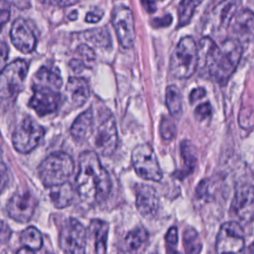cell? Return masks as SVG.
<instances>
[{
  "instance_id": "1",
  "label": "cell",
  "mask_w": 254,
  "mask_h": 254,
  "mask_svg": "<svg viewBox=\"0 0 254 254\" xmlns=\"http://www.w3.org/2000/svg\"><path fill=\"white\" fill-rule=\"evenodd\" d=\"M242 52L237 39H226L217 46L210 38L204 37L197 46V67L206 69L214 81L223 84L235 71Z\"/></svg>"
},
{
  "instance_id": "2",
  "label": "cell",
  "mask_w": 254,
  "mask_h": 254,
  "mask_svg": "<svg viewBox=\"0 0 254 254\" xmlns=\"http://www.w3.org/2000/svg\"><path fill=\"white\" fill-rule=\"evenodd\" d=\"M75 190L81 200L87 204L100 203L109 195L110 177L93 151H84L79 155Z\"/></svg>"
},
{
  "instance_id": "3",
  "label": "cell",
  "mask_w": 254,
  "mask_h": 254,
  "mask_svg": "<svg viewBox=\"0 0 254 254\" xmlns=\"http://www.w3.org/2000/svg\"><path fill=\"white\" fill-rule=\"evenodd\" d=\"M72 158L64 152L49 155L39 166V177L45 187L51 188L68 181L73 173Z\"/></svg>"
},
{
  "instance_id": "4",
  "label": "cell",
  "mask_w": 254,
  "mask_h": 254,
  "mask_svg": "<svg viewBox=\"0 0 254 254\" xmlns=\"http://www.w3.org/2000/svg\"><path fill=\"white\" fill-rule=\"evenodd\" d=\"M197 67V45L192 37L180 40L170 61V71L173 76L186 79L190 77Z\"/></svg>"
},
{
  "instance_id": "5",
  "label": "cell",
  "mask_w": 254,
  "mask_h": 254,
  "mask_svg": "<svg viewBox=\"0 0 254 254\" xmlns=\"http://www.w3.org/2000/svg\"><path fill=\"white\" fill-rule=\"evenodd\" d=\"M131 161L140 178L154 182H159L162 179V170L156 154L149 144L137 145L132 151Z\"/></svg>"
},
{
  "instance_id": "6",
  "label": "cell",
  "mask_w": 254,
  "mask_h": 254,
  "mask_svg": "<svg viewBox=\"0 0 254 254\" xmlns=\"http://www.w3.org/2000/svg\"><path fill=\"white\" fill-rule=\"evenodd\" d=\"M28 72L26 61L18 59L3 66L0 70V99L6 100L21 89Z\"/></svg>"
},
{
  "instance_id": "7",
  "label": "cell",
  "mask_w": 254,
  "mask_h": 254,
  "mask_svg": "<svg viewBox=\"0 0 254 254\" xmlns=\"http://www.w3.org/2000/svg\"><path fill=\"white\" fill-rule=\"evenodd\" d=\"M45 134L44 128L31 117H26L18 125L12 135V143L16 151L27 154L33 151Z\"/></svg>"
},
{
  "instance_id": "8",
  "label": "cell",
  "mask_w": 254,
  "mask_h": 254,
  "mask_svg": "<svg viewBox=\"0 0 254 254\" xmlns=\"http://www.w3.org/2000/svg\"><path fill=\"white\" fill-rule=\"evenodd\" d=\"M86 229L74 218H67L60 231V246L65 253H84L86 246Z\"/></svg>"
},
{
  "instance_id": "9",
  "label": "cell",
  "mask_w": 254,
  "mask_h": 254,
  "mask_svg": "<svg viewBox=\"0 0 254 254\" xmlns=\"http://www.w3.org/2000/svg\"><path fill=\"white\" fill-rule=\"evenodd\" d=\"M111 22L119 44L124 49H130L135 43V25L132 11L124 5L113 9Z\"/></svg>"
},
{
  "instance_id": "10",
  "label": "cell",
  "mask_w": 254,
  "mask_h": 254,
  "mask_svg": "<svg viewBox=\"0 0 254 254\" xmlns=\"http://www.w3.org/2000/svg\"><path fill=\"white\" fill-rule=\"evenodd\" d=\"M216 252H241L244 247V231L235 221L223 223L216 236Z\"/></svg>"
},
{
  "instance_id": "11",
  "label": "cell",
  "mask_w": 254,
  "mask_h": 254,
  "mask_svg": "<svg viewBox=\"0 0 254 254\" xmlns=\"http://www.w3.org/2000/svg\"><path fill=\"white\" fill-rule=\"evenodd\" d=\"M118 143V134L115 119L109 115L98 125L94 135V146L102 156H110L114 153Z\"/></svg>"
},
{
  "instance_id": "12",
  "label": "cell",
  "mask_w": 254,
  "mask_h": 254,
  "mask_svg": "<svg viewBox=\"0 0 254 254\" xmlns=\"http://www.w3.org/2000/svg\"><path fill=\"white\" fill-rule=\"evenodd\" d=\"M37 200L30 191L15 192L7 202L8 215L17 222H28L36 209Z\"/></svg>"
},
{
  "instance_id": "13",
  "label": "cell",
  "mask_w": 254,
  "mask_h": 254,
  "mask_svg": "<svg viewBox=\"0 0 254 254\" xmlns=\"http://www.w3.org/2000/svg\"><path fill=\"white\" fill-rule=\"evenodd\" d=\"M60 102L61 95L56 89L33 85V95L29 101V106L33 108L39 116H45L55 112Z\"/></svg>"
},
{
  "instance_id": "14",
  "label": "cell",
  "mask_w": 254,
  "mask_h": 254,
  "mask_svg": "<svg viewBox=\"0 0 254 254\" xmlns=\"http://www.w3.org/2000/svg\"><path fill=\"white\" fill-rule=\"evenodd\" d=\"M232 210L235 215L246 222H250L254 213V193L253 186L250 183H243L237 186Z\"/></svg>"
},
{
  "instance_id": "15",
  "label": "cell",
  "mask_w": 254,
  "mask_h": 254,
  "mask_svg": "<svg viewBox=\"0 0 254 254\" xmlns=\"http://www.w3.org/2000/svg\"><path fill=\"white\" fill-rule=\"evenodd\" d=\"M10 38L15 48L24 54L33 52L37 45V38L34 32L28 23L21 18L14 21L10 31Z\"/></svg>"
},
{
  "instance_id": "16",
  "label": "cell",
  "mask_w": 254,
  "mask_h": 254,
  "mask_svg": "<svg viewBox=\"0 0 254 254\" xmlns=\"http://www.w3.org/2000/svg\"><path fill=\"white\" fill-rule=\"evenodd\" d=\"M159 196L153 187L148 185L136 187V206L143 217L153 218L159 210Z\"/></svg>"
},
{
  "instance_id": "17",
  "label": "cell",
  "mask_w": 254,
  "mask_h": 254,
  "mask_svg": "<svg viewBox=\"0 0 254 254\" xmlns=\"http://www.w3.org/2000/svg\"><path fill=\"white\" fill-rule=\"evenodd\" d=\"M65 90L69 102L74 107L83 105L89 96L88 82L81 77H69Z\"/></svg>"
},
{
  "instance_id": "18",
  "label": "cell",
  "mask_w": 254,
  "mask_h": 254,
  "mask_svg": "<svg viewBox=\"0 0 254 254\" xmlns=\"http://www.w3.org/2000/svg\"><path fill=\"white\" fill-rule=\"evenodd\" d=\"M93 113L91 108L80 113L70 127V135L76 142H83L92 132Z\"/></svg>"
},
{
  "instance_id": "19",
  "label": "cell",
  "mask_w": 254,
  "mask_h": 254,
  "mask_svg": "<svg viewBox=\"0 0 254 254\" xmlns=\"http://www.w3.org/2000/svg\"><path fill=\"white\" fill-rule=\"evenodd\" d=\"M63 84L62 75L58 68L50 66H42L39 68L34 78V85L46 86L58 90Z\"/></svg>"
},
{
  "instance_id": "20",
  "label": "cell",
  "mask_w": 254,
  "mask_h": 254,
  "mask_svg": "<svg viewBox=\"0 0 254 254\" xmlns=\"http://www.w3.org/2000/svg\"><path fill=\"white\" fill-rule=\"evenodd\" d=\"M233 30L239 39L251 40L253 35V13L251 10H244L236 16Z\"/></svg>"
},
{
  "instance_id": "21",
  "label": "cell",
  "mask_w": 254,
  "mask_h": 254,
  "mask_svg": "<svg viewBox=\"0 0 254 254\" xmlns=\"http://www.w3.org/2000/svg\"><path fill=\"white\" fill-rule=\"evenodd\" d=\"M50 197L53 204L57 208H64L68 206L71 203L73 197V190L71 185L68 182L63 183L51 187Z\"/></svg>"
},
{
  "instance_id": "22",
  "label": "cell",
  "mask_w": 254,
  "mask_h": 254,
  "mask_svg": "<svg viewBox=\"0 0 254 254\" xmlns=\"http://www.w3.org/2000/svg\"><path fill=\"white\" fill-rule=\"evenodd\" d=\"M108 228H109L108 223L103 220L93 219L90 222L89 231L94 239V251L96 253H105L106 252Z\"/></svg>"
},
{
  "instance_id": "23",
  "label": "cell",
  "mask_w": 254,
  "mask_h": 254,
  "mask_svg": "<svg viewBox=\"0 0 254 254\" xmlns=\"http://www.w3.org/2000/svg\"><path fill=\"white\" fill-rule=\"evenodd\" d=\"M166 104L173 117H180L183 109V100L180 89L176 85H169L166 89Z\"/></svg>"
},
{
  "instance_id": "24",
  "label": "cell",
  "mask_w": 254,
  "mask_h": 254,
  "mask_svg": "<svg viewBox=\"0 0 254 254\" xmlns=\"http://www.w3.org/2000/svg\"><path fill=\"white\" fill-rule=\"evenodd\" d=\"M20 242L24 247L34 252L42 247L43 237L41 232L36 227L29 226L21 232Z\"/></svg>"
},
{
  "instance_id": "25",
  "label": "cell",
  "mask_w": 254,
  "mask_h": 254,
  "mask_svg": "<svg viewBox=\"0 0 254 254\" xmlns=\"http://www.w3.org/2000/svg\"><path fill=\"white\" fill-rule=\"evenodd\" d=\"M181 154L184 160L185 169L182 172L184 176H188L189 174L192 173L193 169L195 168L197 155L194 146L189 141H183L181 144Z\"/></svg>"
},
{
  "instance_id": "26",
  "label": "cell",
  "mask_w": 254,
  "mask_h": 254,
  "mask_svg": "<svg viewBox=\"0 0 254 254\" xmlns=\"http://www.w3.org/2000/svg\"><path fill=\"white\" fill-rule=\"evenodd\" d=\"M203 0H182L178 6V16H179V27H184L188 25L192 15Z\"/></svg>"
},
{
  "instance_id": "27",
  "label": "cell",
  "mask_w": 254,
  "mask_h": 254,
  "mask_svg": "<svg viewBox=\"0 0 254 254\" xmlns=\"http://www.w3.org/2000/svg\"><path fill=\"white\" fill-rule=\"evenodd\" d=\"M236 11V4L232 0H222L214 8V15L217 16L219 26H227Z\"/></svg>"
},
{
  "instance_id": "28",
  "label": "cell",
  "mask_w": 254,
  "mask_h": 254,
  "mask_svg": "<svg viewBox=\"0 0 254 254\" xmlns=\"http://www.w3.org/2000/svg\"><path fill=\"white\" fill-rule=\"evenodd\" d=\"M148 239V232L143 227L131 230L125 237V248L128 252L137 251Z\"/></svg>"
},
{
  "instance_id": "29",
  "label": "cell",
  "mask_w": 254,
  "mask_h": 254,
  "mask_svg": "<svg viewBox=\"0 0 254 254\" xmlns=\"http://www.w3.org/2000/svg\"><path fill=\"white\" fill-rule=\"evenodd\" d=\"M184 246L187 253L196 254L201 251V242L197 232L193 228H187L184 232Z\"/></svg>"
},
{
  "instance_id": "30",
  "label": "cell",
  "mask_w": 254,
  "mask_h": 254,
  "mask_svg": "<svg viewBox=\"0 0 254 254\" xmlns=\"http://www.w3.org/2000/svg\"><path fill=\"white\" fill-rule=\"evenodd\" d=\"M85 38L88 42L98 47H110V38L106 29L98 28L85 33Z\"/></svg>"
},
{
  "instance_id": "31",
  "label": "cell",
  "mask_w": 254,
  "mask_h": 254,
  "mask_svg": "<svg viewBox=\"0 0 254 254\" xmlns=\"http://www.w3.org/2000/svg\"><path fill=\"white\" fill-rule=\"evenodd\" d=\"M160 134L164 140H172L176 136V125L173 119L163 116L160 123Z\"/></svg>"
},
{
  "instance_id": "32",
  "label": "cell",
  "mask_w": 254,
  "mask_h": 254,
  "mask_svg": "<svg viewBox=\"0 0 254 254\" xmlns=\"http://www.w3.org/2000/svg\"><path fill=\"white\" fill-rule=\"evenodd\" d=\"M211 111H212V108H211V105L209 104V102L201 103L196 106V108L194 110V117L197 120L202 121L210 116Z\"/></svg>"
},
{
  "instance_id": "33",
  "label": "cell",
  "mask_w": 254,
  "mask_h": 254,
  "mask_svg": "<svg viewBox=\"0 0 254 254\" xmlns=\"http://www.w3.org/2000/svg\"><path fill=\"white\" fill-rule=\"evenodd\" d=\"M10 4L7 0H0V31L10 18Z\"/></svg>"
},
{
  "instance_id": "34",
  "label": "cell",
  "mask_w": 254,
  "mask_h": 254,
  "mask_svg": "<svg viewBox=\"0 0 254 254\" xmlns=\"http://www.w3.org/2000/svg\"><path fill=\"white\" fill-rule=\"evenodd\" d=\"M11 235H12V231L9 225L5 221L0 220V245L7 243Z\"/></svg>"
},
{
  "instance_id": "35",
  "label": "cell",
  "mask_w": 254,
  "mask_h": 254,
  "mask_svg": "<svg viewBox=\"0 0 254 254\" xmlns=\"http://www.w3.org/2000/svg\"><path fill=\"white\" fill-rule=\"evenodd\" d=\"M77 51H78L79 55H80L85 61H87V62H92V61H94V59H95L94 52H93V50H92L91 48H89L87 45H84V44L80 45V46L78 47Z\"/></svg>"
},
{
  "instance_id": "36",
  "label": "cell",
  "mask_w": 254,
  "mask_h": 254,
  "mask_svg": "<svg viewBox=\"0 0 254 254\" xmlns=\"http://www.w3.org/2000/svg\"><path fill=\"white\" fill-rule=\"evenodd\" d=\"M9 182V172L6 165L0 162V193L4 190Z\"/></svg>"
},
{
  "instance_id": "37",
  "label": "cell",
  "mask_w": 254,
  "mask_h": 254,
  "mask_svg": "<svg viewBox=\"0 0 254 254\" xmlns=\"http://www.w3.org/2000/svg\"><path fill=\"white\" fill-rule=\"evenodd\" d=\"M173 21V18L170 14H167L161 18H155L152 21V26L155 28H162V27H168L171 25Z\"/></svg>"
},
{
  "instance_id": "38",
  "label": "cell",
  "mask_w": 254,
  "mask_h": 254,
  "mask_svg": "<svg viewBox=\"0 0 254 254\" xmlns=\"http://www.w3.org/2000/svg\"><path fill=\"white\" fill-rule=\"evenodd\" d=\"M166 242L168 243L169 247H176L178 243V229L177 227H171L167 234H166Z\"/></svg>"
},
{
  "instance_id": "39",
  "label": "cell",
  "mask_w": 254,
  "mask_h": 254,
  "mask_svg": "<svg viewBox=\"0 0 254 254\" xmlns=\"http://www.w3.org/2000/svg\"><path fill=\"white\" fill-rule=\"evenodd\" d=\"M205 89L202 87H197L191 90V92L190 93V103H194L195 101H197L198 99L202 98L205 95Z\"/></svg>"
},
{
  "instance_id": "40",
  "label": "cell",
  "mask_w": 254,
  "mask_h": 254,
  "mask_svg": "<svg viewBox=\"0 0 254 254\" xmlns=\"http://www.w3.org/2000/svg\"><path fill=\"white\" fill-rule=\"evenodd\" d=\"M42 1L51 5H57L59 7L71 6L78 2V0H42Z\"/></svg>"
},
{
  "instance_id": "41",
  "label": "cell",
  "mask_w": 254,
  "mask_h": 254,
  "mask_svg": "<svg viewBox=\"0 0 254 254\" xmlns=\"http://www.w3.org/2000/svg\"><path fill=\"white\" fill-rule=\"evenodd\" d=\"M103 16L102 11H90L85 15V22L87 23H96L98 22Z\"/></svg>"
},
{
  "instance_id": "42",
  "label": "cell",
  "mask_w": 254,
  "mask_h": 254,
  "mask_svg": "<svg viewBox=\"0 0 254 254\" xmlns=\"http://www.w3.org/2000/svg\"><path fill=\"white\" fill-rule=\"evenodd\" d=\"M7 58H8V47L4 42L0 41V70L4 66L7 61Z\"/></svg>"
},
{
  "instance_id": "43",
  "label": "cell",
  "mask_w": 254,
  "mask_h": 254,
  "mask_svg": "<svg viewBox=\"0 0 254 254\" xmlns=\"http://www.w3.org/2000/svg\"><path fill=\"white\" fill-rule=\"evenodd\" d=\"M69 66L74 72H80L85 67V64L78 59H72L69 61Z\"/></svg>"
},
{
  "instance_id": "44",
  "label": "cell",
  "mask_w": 254,
  "mask_h": 254,
  "mask_svg": "<svg viewBox=\"0 0 254 254\" xmlns=\"http://www.w3.org/2000/svg\"><path fill=\"white\" fill-rule=\"evenodd\" d=\"M142 6L149 13H153L157 9V0H141Z\"/></svg>"
},
{
  "instance_id": "45",
  "label": "cell",
  "mask_w": 254,
  "mask_h": 254,
  "mask_svg": "<svg viewBox=\"0 0 254 254\" xmlns=\"http://www.w3.org/2000/svg\"><path fill=\"white\" fill-rule=\"evenodd\" d=\"M76 18H77V12L74 10V11H72L69 15H68V19L69 20H76Z\"/></svg>"
},
{
  "instance_id": "46",
  "label": "cell",
  "mask_w": 254,
  "mask_h": 254,
  "mask_svg": "<svg viewBox=\"0 0 254 254\" xmlns=\"http://www.w3.org/2000/svg\"><path fill=\"white\" fill-rule=\"evenodd\" d=\"M17 253H32V251H31L30 249H28V248H26V247L23 246V248H22V249H19V250L17 251Z\"/></svg>"
},
{
  "instance_id": "47",
  "label": "cell",
  "mask_w": 254,
  "mask_h": 254,
  "mask_svg": "<svg viewBox=\"0 0 254 254\" xmlns=\"http://www.w3.org/2000/svg\"><path fill=\"white\" fill-rule=\"evenodd\" d=\"M2 153V145H1V140H0V155Z\"/></svg>"
},
{
  "instance_id": "48",
  "label": "cell",
  "mask_w": 254,
  "mask_h": 254,
  "mask_svg": "<svg viewBox=\"0 0 254 254\" xmlns=\"http://www.w3.org/2000/svg\"><path fill=\"white\" fill-rule=\"evenodd\" d=\"M159 1H162V0H159Z\"/></svg>"
}]
</instances>
